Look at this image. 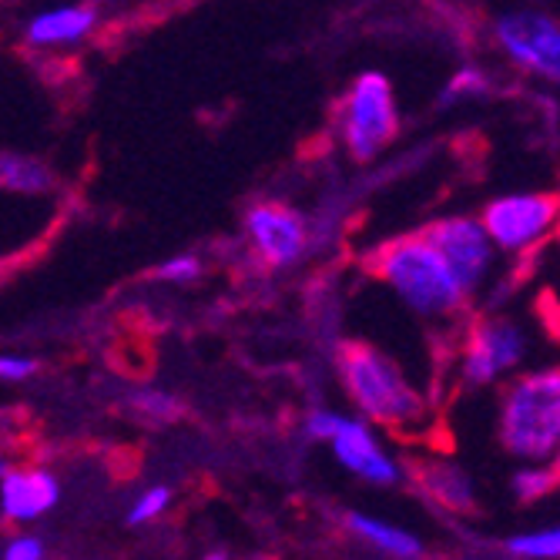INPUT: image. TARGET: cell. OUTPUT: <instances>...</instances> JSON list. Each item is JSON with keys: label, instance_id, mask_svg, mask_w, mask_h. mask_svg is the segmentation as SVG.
<instances>
[{"label": "cell", "instance_id": "3957f363", "mask_svg": "<svg viewBox=\"0 0 560 560\" xmlns=\"http://www.w3.org/2000/svg\"><path fill=\"white\" fill-rule=\"evenodd\" d=\"M497 433L524 464H553L560 450V373L553 366L521 373L503 389Z\"/></svg>", "mask_w": 560, "mask_h": 560}, {"label": "cell", "instance_id": "7c38bea8", "mask_svg": "<svg viewBox=\"0 0 560 560\" xmlns=\"http://www.w3.org/2000/svg\"><path fill=\"white\" fill-rule=\"evenodd\" d=\"M97 8L94 4H65L40 11L24 27V44L34 50H71L84 44L97 31Z\"/></svg>", "mask_w": 560, "mask_h": 560}, {"label": "cell", "instance_id": "5b68a950", "mask_svg": "<svg viewBox=\"0 0 560 560\" xmlns=\"http://www.w3.org/2000/svg\"><path fill=\"white\" fill-rule=\"evenodd\" d=\"M305 433L316 443H326L336 464L370 487H396L402 480V467L376 436L373 423L363 417H346L336 410H310L305 413Z\"/></svg>", "mask_w": 560, "mask_h": 560}, {"label": "cell", "instance_id": "e0dca14e", "mask_svg": "<svg viewBox=\"0 0 560 560\" xmlns=\"http://www.w3.org/2000/svg\"><path fill=\"white\" fill-rule=\"evenodd\" d=\"M553 487H557V467L553 464H524L511 480V490L521 503H537V500L550 497Z\"/></svg>", "mask_w": 560, "mask_h": 560}, {"label": "cell", "instance_id": "30bf717a", "mask_svg": "<svg viewBox=\"0 0 560 560\" xmlns=\"http://www.w3.org/2000/svg\"><path fill=\"white\" fill-rule=\"evenodd\" d=\"M245 235L252 252L269 269H289L295 266L305 248H310V222L302 212L282 206V201H259L245 212Z\"/></svg>", "mask_w": 560, "mask_h": 560}, {"label": "cell", "instance_id": "7a4b0ae2", "mask_svg": "<svg viewBox=\"0 0 560 560\" xmlns=\"http://www.w3.org/2000/svg\"><path fill=\"white\" fill-rule=\"evenodd\" d=\"M336 373L363 420L389 430H420L430 420L427 396L383 349L370 342H342L336 352Z\"/></svg>", "mask_w": 560, "mask_h": 560}, {"label": "cell", "instance_id": "9c48e42d", "mask_svg": "<svg viewBox=\"0 0 560 560\" xmlns=\"http://www.w3.org/2000/svg\"><path fill=\"white\" fill-rule=\"evenodd\" d=\"M493 40L500 55L517 71L547 84L560 81V27L544 11H506L493 21Z\"/></svg>", "mask_w": 560, "mask_h": 560}, {"label": "cell", "instance_id": "cb8c5ba5", "mask_svg": "<svg viewBox=\"0 0 560 560\" xmlns=\"http://www.w3.org/2000/svg\"><path fill=\"white\" fill-rule=\"evenodd\" d=\"M8 470V460H0V474H4Z\"/></svg>", "mask_w": 560, "mask_h": 560}, {"label": "cell", "instance_id": "2e32d148", "mask_svg": "<svg viewBox=\"0 0 560 560\" xmlns=\"http://www.w3.org/2000/svg\"><path fill=\"white\" fill-rule=\"evenodd\" d=\"M503 550L521 560H557L560 557V530L550 527H530V530H517L503 540Z\"/></svg>", "mask_w": 560, "mask_h": 560}, {"label": "cell", "instance_id": "44dd1931", "mask_svg": "<svg viewBox=\"0 0 560 560\" xmlns=\"http://www.w3.org/2000/svg\"><path fill=\"white\" fill-rule=\"evenodd\" d=\"M44 553H47L44 537L37 530H27V527L11 534L4 540V547H0V557H4V560H40Z\"/></svg>", "mask_w": 560, "mask_h": 560}, {"label": "cell", "instance_id": "277c9868", "mask_svg": "<svg viewBox=\"0 0 560 560\" xmlns=\"http://www.w3.org/2000/svg\"><path fill=\"white\" fill-rule=\"evenodd\" d=\"M339 141L352 162H373L393 144L399 131V108L393 84L383 71H363L339 105Z\"/></svg>", "mask_w": 560, "mask_h": 560}, {"label": "cell", "instance_id": "ba28073f", "mask_svg": "<svg viewBox=\"0 0 560 560\" xmlns=\"http://www.w3.org/2000/svg\"><path fill=\"white\" fill-rule=\"evenodd\" d=\"M423 235L433 242V248L443 256L456 282L464 285V292L480 299V292L497 279L500 266V252L493 248L490 235L483 232L477 215H446L436 219L433 225L423 229Z\"/></svg>", "mask_w": 560, "mask_h": 560}, {"label": "cell", "instance_id": "9a60e30c", "mask_svg": "<svg viewBox=\"0 0 560 560\" xmlns=\"http://www.w3.org/2000/svg\"><path fill=\"white\" fill-rule=\"evenodd\" d=\"M58 188V178L40 159L21 151H0V191L11 198H47Z\"/></svg>", "mask_w": 560, "mask_h": 560}, {"label": "cell", "instance_id": "d6986e66", "mask_svg": "<svg viewBox=\"0 0 560 560\" xmlns=\"http://www.w3.org/2000/svg\"><path fill=\"white\" fill-rule=\"evenodd\" d=\"M168 506H172V490L165 483H151L148 490H141L131 506H128V514H125V524L128 527H144V524H155L159 517L168 514Z\"/></svg>", "mask_w": 560, "mask_h": 560}, {"label": "cell", "instance_id": "52a82bcc", "mask_svg": "<svg viewBox=\"0 0 560 560\" xmlns=\"http://www.w3.org/2000/svg\"><path fill=\"white\" fill-rule=\"evenodd\" d=\"M477 219L500 256H524V252L550 238L557 225V198L550 191L497 195Z\"/></svg>", "mask_w": 560, "mask_h": 560}, {"label": "cell", "instance_id": "8fae6325", "mask_svg": "<svg viewBox=\"0 0 560 560\" xmlns=\"http://www.w3.org/2000/svg\"><path fill=\"white\" fill-rule=\"evenodd\" d=\"M61 503V480L47 467H8L0 474V517L14 527L44 521Z\"/></svg>", "mask_w": 560, "mask_h": 560}, {"label": "cell", "instance_id": "7402d4cb", "mask_svg": "<svg viewBox=\"0 0 560 560\" xmlns=\"http://www.w3.org/2000/svg\"><path fill=\"white\" fill-rule=\"evenodd\" d=\"M155 276L162 282H172V285H191L195 279H201V259L198 256H188V252H182V256L165 259Z\"/></svg>", "mask_w": 560, "mask_h": 560}, {"label": "cell", "instance_id": "6da1fadb", "mask_svg": "<svg viewBox=\"0 0 560 560\" xmlns=\"http://www.w3.org/2000/svg\"><path fill=\"white\" fill-rule=\"evenodd\" d=\"M373 276L427 323L453 326L470 313V295L423 232L380 245L373 256Z\"/></svg>", "mask_w": 560, "mask_h": 560}, {"label": "cell", "instance_id": "ffe728a7", "mask_svg": "<svg viewBox=\"0 0 560 560\" xmlns=\"http://www.w3.org/2000/svg\"><path fill=\"white\" fill-rule=\"evenodd\" d=\"M131 406L148 420H168V417L178 413V399L172 393H165V389H151V386L138 389L131 396Z\"/></svg>", "mask_w": 560, "mask_h": 560}, {"label": "cell", "instance_id": "603a6c76", "mask_svg": "<svg viewBox=\"0 0 560 560\" xmlns=\"http://www.w3.org/2000/svg\"><path fill=\"white\" fill-rule=\"evenodd\" d=\"M37 373V360L18 352H0V383H24Z\"/></svg>", "mask_w": 560, "mask_h": 560}, {"label": "cell", "instance_id": "ac0fdd59", "mask_svg": "<svg viewBox=\"0 0 560 560\" xmlns=\"http://www.w3.org/2000/svg\"><path fill=\"white\" fill-rule=\"evenodd\" d=\"M490 91V78L474 68V65H464L460 71H453L450 81L443 84L440 91V108H453V105H464L470 97H483Z\"/></svg>", "mask_w": 560, "mask_h": 560}, {"label": "cell", "instance_id": "5bb4252c", "mask_svg": "<svg viewBox=\"0 0 560 560\" xmlns=\"http://www.w3.org/2000/svg\"><path fill=\"white\" fill-rule=\"evenodd\" d=\"M420 487L423 493L443 506L450 514H470L477 506V493H474V480L464 467H456L450 460H430L420 467Z\"/></svg>", "mask_w": 560, "mask_h": 560}, {"label": "cell", "instance_id": "8992f818", "mask_svg": "<svg viewBox=\"0 0 560 560\" xmlns=\"http://www.w3.org/2000/svg\"><path fill=\"white\" fill-rule=\"evenodd\" d=\"M530 352V336L524 323L511 316H483L464 336L460 352V383L470 389H483L500 383L524 366Z\"/></svg>", "mask_w": 560, "mask_h": 560}, {"label": "cell", "instance_id": "4fadbf2b", "mask_svg": "<svg viewBox=\"0 0 560 560\" xmlns=\"http://www.w3.org/2000/svg\"><path fill=\"white\" fill-rule=\"evenodd\" d=\"M342 527L366 547H373L376 553H386V557H399V560H410V557H423V540L406 530V527H396L389 521H380L373 514H360V511H349L342 517Z\"/></svg>", "mask_w": 560, "mask_h": 560}]
</instances>
